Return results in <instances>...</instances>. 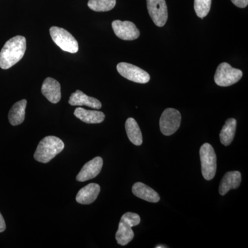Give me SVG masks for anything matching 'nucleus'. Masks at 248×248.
<instances>
[{"label": "nucleus", "mask_w": 248, "mask_h": 248, "mask_svg": "<svg viewBox=\"0 0 248 248\" xmlns=\"http://www.w3.org/2000/svg\"><path fill=\"white\" fill-rule=\"evenodd\" d=\"M27 101L26 99L19 101L13 106L9 113V120L12 125H20L25 120V110Z\"/></svg>", "instance_id": "18"}, {"label": "nucleus", "mask_w": 248, "mask_h": 248, "mask_svg": "<svg viewBox=\"0 0 248 248\" xmlns=\"http://www.w3.org/2000/svg\"><path fill=\"white\" fill-rule=\"evenodd\" d=\"M212 0H195V11L199 17H206L211 9Z\"/></svg>", "instance_id": "22"}, {"label": "nucleus", "mask_w": 248, "mask_h": 248, "mask_svg": "<svg viewBox=\"0 0 248 248\" xmlns=\"http://www.w3.org/2000/svg\"><path fill=\"white\" fill-rule=\"evenodd\" d=\"M132 191L137 197L146 202H151V203H157L159 202V194L143 183H135L133 186Z\"/></svg>", "instance_id": "15"}, {"label": "nucleus", "mask_w": 248, "mask_h": 248, "mask_svg": "<svg viewBox=\"0 0 248 248\" xmlns=\"http://www.w3.org/2000/svg\"><path fill=\"white\" fill-rule=\"evenodd\" d=\"M64 148V143L55 136L46 137L41 140L34 154V159L43 164H47L60 154Z\"/></svg>", "instance_id": "2"}, {"label": "nucleus", "mask_w": 248, "mask_h": 248, "mask_svg": "<svg viewBox=\"0 0 248 248\" xmlns=\"http://www.w3.org/2000/svg\"><path fill=\"white\" fill-rule=\"evenodd\" d=\"M125 128L129 140L135 146H141L143 143V138L141 129L136 120L132 117L128 118L125 122Z\"/></svg>", "instance_id": "19"}, {"label": "nucleus", "mask_w": 248, "mask_h": 248, "mask_svg": "<svg viewBox=\"0 0 248 248\" xmlns=\"http://www.w3.org/2000/svg\"><path fill=\"white\" fill-rule=\"evenodd\" d=\"M77 118L86 124H100L105 120L104 112L97 110H89L83 108H77L74 112Z\"/></svg>", "instance_id": "17"}, {"label": "nucleus", "mask_w": 248, "mask_h": 248, "mask_svg": "<svg viewBox=\"0 0 248 248\" xmlns=\"http://www.w3.org/2000/svg\"><path fill=\"white\" fill-rule=\"evenodd\" d=\"M141 221L140 215L136 213H126L121 218L118 230L116 233L117 244L121 246H126L133 239L134 232L132 228L138 226Z\"/></svg>", "instance_id": "3"}, {"label": "nucleus", "mask_w": 248, "mask_h": 248, "mask_svg": "<svg viewBox=\"0 0 248 248\" xmlns=\"http://www.w3.org/2000/svg\"><path fill=\"white\" fill-rule=\"evenodd\" d=\"M241 182V174L239 171H231V172H227L220 183V195H225L231 189L238 188Z\"/></svg>", "instance_id": "16"}, {"label": "nucleus", "mask_w": 248, "mask_h": 248, "mask_svg": "<svg viewBox=\"0 0 248 248\" xmlns=\"http://www.w3.org/2000/svg\"><path fill=\"white\" fill-rule=\"evenodd\" d=\"M182 116L179 110L167 108L163 112L159 121L160 130L163 135L170 136L177 131L181 125Z\"/></svg>", "instance_id": "7"}, {"label": "nucleus", "mask_w": 248, "mask_h": 248, "mask_svg": "<svg viewBox=\"0 0 248 248\" xmlns=\"http://www.w3.org/2000/svg\"><path fill=\"white\" fill-rule=\"evenodd\" d=\"M242 77L243 72L241 70L233 68L226 62H223L217 67L215 81L218 86L227 87L237 83Z\"/></svg>", "instance_id": "5"}, {"label": "nucleus", "mask_w": 248, "mask_h": 248, "mask_svg": "<svg viewBox=\"0 0 248 248\" xmlns=\"http://www.w3.org/2000/svg\"><path fill=\"white\" fill-rule=\"evenodd\" d=\"M102 167V158L100 156L94 157L83 166L79 174L77 176V181L84 182L90 179H94L100 173Z\"/></svg>", "instance_id": "11"}, {"label": "nucleus", "mask_w": 248, "mask_h": 248, "mask_svg": "<svg viewBox=\"0 0 248 248\" xmlns=\"http://www.w3.org/2000/svg\"><path fill=\"white\" fill-rule=\"evenodd\" d=\"M68 103L71 106H86L94 109H100L102 107V103L97 99L86 95L79 90L72 93Z\"/></svg>", "instance_id": "13"}, {"label": "nucleus", "mask_w": 248, "mask_h": 248, "mask_svg": "<svg viewBox=\"0 0 248 248\" xmlns=\"http://www.w3.org/2000/svg\"><path fill=\"white\" fill-rule=\"evenodd\" d=\"M167 248L166 247V246H161H161H156V248Z\"/></svg>", "instance_id": "25"}, {"label": "nucleus", "mask_w": 248, "mask_h": 248, "mask_svg": "<svg viewBox=\"0 0 248 248\" xmlns=\"http://www.w3.org/2000/svg\"><path fill=\"white\" fill-rule=\"evenodd\" d=\"M100 190V186L97 184H90L84 186L76 196L77 202L83 205L92 203L97 200Z\"/></svg>", "instance_id": "14"}, {"label": "nucleus", "mask_w": 248, "mask_h": 248, "mask_svg": "<svg viewBox=\"0 0 248 248\" xmlns=\"http://www.w3.org/2000/svg\"><path fill=\"white\" fill-rule=\"evenodd\" d=\"M236 129V120L234 118L228 119L223 125L220 133V141L224 146H229L232 142Z\"/></svg>", "instance_id": "20"}, {"label": "nucleus", "mask_w": 248, "mask_h": 248, "mask_svg": "<svg viewBox=\"0 0 248 248\" xmlns=\"http://www.w3.org/2000/svg\"><path fill=\"white\" fill-rule=\"evenodd\" d=\"M50 33L53 42L63 51L76 53L79 50L78 41L65 29L53 27L50 29Z\"/></svg>", "instance_id": "6"}, {"label": "nucleus", "mask_w": 248, "mask_h": 248, "mask_svg": "<svg viewBox=\"0 0 248 248\" xmlns=\"http://www.w3.org/2000/svg\"><path fill=\"white\" fill-rule=\"evenodd\" d=\"M117 70L121 76L133 82L146 84L151 79L146 71L131 63L121 62L117 64Z\"/></svg>", "instance_id": "8"}, {"label": "nucleus", "mask_w": 248, "mask_h": 248, "mask_svg": "<svg viewBox=\"0 0 248 248\" xmlns=\"http://www.w3.org/2000/svg\"><path fill=\"white\" fill-rule=\"evenodd\" d=\"M112 27L116 36L121 40L133 41L138 39L140 35V30L135 24L129 21H113Z\"/></svg>", "instance_id": "10"}, {"label": "nucleus", "mask_w": 248, "mask_h": 248, "mask_svg": "<svg viewBox=\"0 0 248 248\" xmlns=\"http://www.w3.org/2000/svg\"><path fill=\"white\" fill-rule=\"evenodd\" d=\"M232 2L237 7L244 9L248 5V0H231Z\"/></svg>", "instance_id": "23"}, {"label": "nucleus", "mask_w": 248, "mask_h": 248, "mask_svg": "<svg viewBox=\"0 0 248 248\" xmlns=\"http://www.w3.org/2000/svg\"><path fill=\"white\" fill-rule=\"evenodd\" d=\"M147 8L155 25L163 27L169 17L166 0H146Z\"/></svg>", "instance_id": "9"}, {"label": "nucleus", "mask_w": 248, "mask_h": 248, "mask_svg": "<svg viewBox=\"0 0 248 248\" xmlns=\"http://www.w3.org/2000/svg\"><path fill=\"white\" fill-rule=\"evenodd\" d=\"M202 171L204 179L212 180L217 172V155L213 147L208 143H204L200 148Z\"/></svg>", "instance_id": "4"}, {"label": "nucleus", "mask_w": 248, "mask_h": 248, "mask_svg": "<svg viewBox=\"0 0 248 248\" xmlns=\"http://www.w3.org/2000/svg\"><path fill=\"white\" fill-rule=\"evenodd\" d=\"M6 223H5L4 217L0 213V232H3L6 230Z\"/></svg>", "instance_id": "24"}, {"label": "nucleus", "mask_w": 248, "mask_h": 248, "mask_svg": "<svg viewBox=\"0 0 248 248\" xmlns=\"http://www.w3.org/2000/svg\"><path fill=\"white\" fill-rule=\"evenodd\" d=\"M43 95L53 104H58L61 99V85L53 78H47L42 86Z\"/></svg>", "instance_id": "12"}, {"label": "nucleus", "mask_w": 248, "mask_h": 248, "mask_svg": "<svg viewBox=\"0 0 248 248\" xmlns=\"http://www.w3.org/2000/svg\"><path fill=\"white\" fill-rule=\"evenodd\" d=\"M27 49L24 36L17 35L6 42L0 51V68L9 69L22 60Z\"/></svg>", "instance_id": "1"}, {"label": "nucleus", "mask_w": 248, "mask_h": 248, "mask_svg": "<svg viewBox=\"0 0 248 248\" xmlns=\"http://www.w3.org/2000/svg\"><path fill=\"white\" fill-rule=\"evenodd\" d=\"M116 0H89L88 6L96 12H106L113 9Z\"/></svg>", "instance_id": "21"}]
</instances>
